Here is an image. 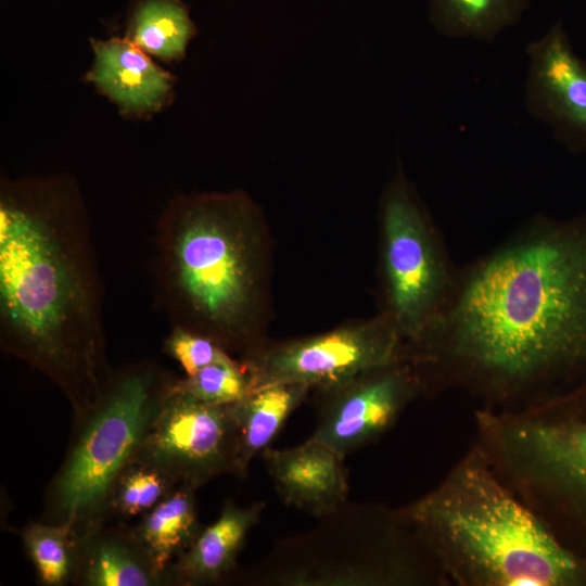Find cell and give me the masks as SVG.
<instances>
[{"label": "cell", "instance_id": "cell-1", "mask_svg": "<svg viewBox=\"0 0 586 586\" xmlns=\"http://www.w3.org/2000/svg\"><path fill=\"white\" fill-rule=\"evenodd\" d=\"M404 355L423 396L459 391L491 411L585 382L586 209L535 217L460 267L446 307Z\"/></svg>", "mask_w": 586, "mask_h": 586}, {"label": "cell", "instance_id": "cell-2", "mask_svg": "<svg viewBox=\"0 0 586 586\" xmlns=\"http://www.w3.org/2000/svg\"><path fill=\"white\" fill-rule=\"evenodd\" d=\"M90 216L67 173L0 181V346L51 380L74 421L99 400L110 365Z\"/></svg>", "mask_w": 586, "mask_h": 586}, {"label": "cell", "instance_id": "cell-3", "mask_svg": "<svg viewBox=\"0 0 586 586\" xmlns=\"http://www.w3.org/2000/svg\"><path fill=\"white\" fill-rule=\"evenodd\" d=\"M152 276L171 329L204 335L240 358L268 341L272 242L245 191L173 198L156 222Z\"/></svg>", "mask_w": 586, "mask_h": 586}, {"label": "cell", "instance_id": "cell-4", "mask_svg": "<svg viewBox=\"0 0 586 586\" xmlns=\"http://www.w3.org/2000/svg\"><path fill=\"white\" fill-rule=\"evenodd\" d=\"M398 509L449 586H586V564L474 443L434 488Z\"/></svg>", "mask_w": 586, "mask_h": 586}, {"label": "cell", "instance_id": "cell-5", "mask_svg": "<svg viewBox=\"0 0 586 586\" xmlns=\"http://www.w3.org/2000/svg\"><path fill=\"white\" fill-rule=\"evenodd\" d=\"M474 428L498 476L586 564V381L524 408L476 409Z\"/></svg>", "mask_w": 586, "mask_h": 586}, {"label": "cell", "instance_id": "cell-6", "mask_svg": "<svg viewBox=\"0 0 586 586\" xmlns=\"http://www.w3.org/2000/svg\"><path fill=\"white\" fill-rule=\"evenodd\" d=\"M173 379L151 361L114 372L95 405L74 421L66 455L47 486L42 521L79 533L104 519L113 486L132 461Z\"/></svg>", "mask_w": 586, "mask_h": 586}, {"label": "cell", "instance_id": "cell-7", "mask_svg": "<svg viewBox=\"0 0 586 586\" xmlns=\"http://www.w3.org/2000/svg\"><path fill=\"white\" fill-rule=\"evenodd\" d=\"M313 531L284 540L275 585L449 586L399 509L346 504Z\"/></svg>", "mask_w": 586, "mask_h": 586}, {"label": "cell", "instance_id": "cell-8", "mask_svg": "<svg viewBox=\"0 0 586 586\" xmlns=\"http://www.w3.org/2000/svg\"><path fill=\"white\" fill-rule=\"evenodd\" d=\"M380 313L404 346L444 310L459 269L415 186L399 167L379 203Z\"/></svg>", "mask_w": 586, "mask_h": 586}, {"label": "cell", "instance_id": "cell-9", "mask_svg": "<svg viewBox=\"0 0 586 586\" xmlns=\"http://www.w3.org/2000/svg\"><path fill=\"white\" fill-rule=\"evenodd\" d=\"M251 392L278 383L328 386L370 368L404 359V341L382 313L348 321L329 331L267 341L240 358Z\"/></svg>", "mask_w": 586, "mask_h": 586}, {"label": "cell", "instance_id": "cell-10", "mask_svg": "<svg viewBox=\"0 0 586 586\" xmlns=\"http://www.w3.org/2000/svg\"><path fill=\"white\" fill-rule=\"evenodd\" d=\"M132 461L157 467L196 489L219 475L237 476L238 430L231 404H206L169 386Z\"/></svg>", "mask_w": 586, "mask_h": 586}, {"label": "cell", "instance_id": "cell-11", "mask_svg": "<svg viewBox=\"0 0 586 586\" xmlns=\"http://www.w3.org/2000/svg\"><path fill=\"white\" fill-rule=\"evenodd\" d=\"M316 391L311 435L345 459L384 435L413 400L421 383L405 360L361 371Z\"/></svg>", "mask_w": 586, "mask_h": 586}, {"label": "cell", "instance_id": "cell-12", "mask_svg": "<svg viewBox=\"0 0 586 586\" xmlns=\"http://www.w3.org/2000/svg\"><path fill=\"white\" fill-rule=\"evenodd\" d=\"M525 51L527 112L548 125L570 153H586V61L574 51L563 22L555 23Z\"/></svg>", "mask_w": 586, "mask_h": 586}, {"label": "cell", "instance_id": "cell-13", "mask_svg": "<svg viewBox=\"0 0 586 586\" xmlns=\"http://www.w3.org/2000/svg\"><path fill=\"white\" fill-rule=\"evenodd\" d=\"M93 60L85 80L125 117L145 118L175 98L176 79L127 38L90 39Z\"/></svg>", "mask_w": 586, "mask_h": 586}, {"label": "cell", "instance_id": "cell-14", "mask_svg": "<svg viewBox=\"0 0 586 586\" xmlns=\"http://www.w3.org/2000/svg\"><path fill=\"white\" fill-rule=\"evenodd\" d=\"M281 501L315 518L330 515L347 501L344 458L313 438L284 449L262 453Z\"/></svg>", "mask_w": 586, "mask_h": 586}, {"label": "cell", "instance_id": "cell-15", "mask_svg": "<svg viewBox=\"0 0 586 586\" xmlns=\"http://www.w3.org/2000/svg\"><path fill=\"white\" fill-rule=\"evenodd\" d=\"M76 534L78 557L74 585H169L138 538L135 526L119 519H104Z\"/></svg>", "mask_w": 586, "mask_h": 586}, {"label": "cell", "instance_id": "cell-16", "mask_svg": "<svg viewBox=\"0 0 586 586\" xmlns=\"http://www.w3.org/2000/svg\"><path fill=\"white\" fill-rule=\"evenodd\" d=\"M264 501L239 507L225 501L218 518L202 527L192 545L169 569L171 585L203 586L216 584L235 568L250 531L259 522Z\"/></svg>", "mask_w": 586, "mask_h": 586}, {"label": "cell", "instance_id": "cell-17", "mask_svg": "<svg viewBox=\"0 0 586 586\" xmlns=\"http://www.w3.org/2000/svg\"><path fill=\"white\" fill-rule=\"evenodd\" d=\"M311 390L303 383H278L254 390L231 404L238 430L237 477L247 476L253 459L268 448Z\"/></svg>", "mask_w": 586, "mask_h": 586}, {"label": "cell", "instance_id": "cell-18", "mask_svg": "<svg viewBox=\"0 0 586 586\" xmlns=\"http://www.w3.org/2000/svg\"><path fill=\"white\" fill-rule=\"evenodd\" d=\"M196 491L190 485L179 484L168 496L143 513L135 526L138 538L169 585L170 566L192 545L202 530Z\"/></svg>", "mask_w": 586, "mask_h": 586}, {"label": "cell", "instance_id": "cell-19", "mask_svg": "<svg viewBox=\"0 0 586 586\" xmlns=\"http://www.w3.org/2000/svg\"><path fill=\"white\" fill-rule=\"evenodd\" d=\"M127 21L125 38L164 62L182 60L198 31L182 0H136Z\"/></svg>", "mask_w": 586, "mask_h": 586}, {"label": "cell", "instance_id": "cell-20", "mask_svg": "<svg viewBox=\"0 0 586 586\" xmlns=\"http://www.w3.org/2000/svg\"><path fill=\"white\" fill-rule=\"evenodd\" d=\"M530 3L531 0H430L429 20L441 35L491 42L515 25Z\"/></svg>", "mask_w": 586, "mask_h": 586}, {"label": "cell", "instance_id": "cell-21", "mask_svg": "<svg viewBox=\"0 0 586 586\" xmlns=\"http://www.w3.org/2000/svg\"><path fill=\"white\" fill-rule=\"evenodd\" d=\"M26 555L34 564L38 584H73L77 568L78 536L68 525L29 522L21 531Z\"/></svg>", "mask_w": 586, "mask_h": 586}, {"label": "cell", "instance_id": "cell-22", "mask_svg": "<svg viewBox=\"0 0 586 586\" xmlns=\"http://www.w3.org/2000/svg\"><path fill=\"white\" fill-rule=\"evenodd\" d=\"M178 485L179 483L162 469L149 463L131 461L122 471L113 486L104 519L124 520L142 515Z\"/></svg>", "mask_w": 586, "mask_h": 586}, {"label": "cell", "instance_id": "cell-23", "mask_svg": "<svg viewBox=\"0 0 586 586\" xmlns=\"http://www.w3.org/2000/svg\"><path fill=\"white\" fill-rule=\"evenodd\" d=\"M170 387L212 405L234 404L251 393L244 364L229 353L192 375L174 378Z\"/></svg>", "mask_w": 586, "mask_h": 586}, {"label": "cell", "instance_id": "cell-24", "mask_svg": "<svg viewBox=\"0 0 586 586\" xmlns=\"http://www.w3.org/2000/svg\"><path fill=\"white\" fill-rule=\"evenodd\" d=\"M163 351L180 365L186 375L196 373L228 354L213 340L183 329L170 330Z\"/></svg>", "mask_w": 586, "mask_h": 586}]
</instances>
